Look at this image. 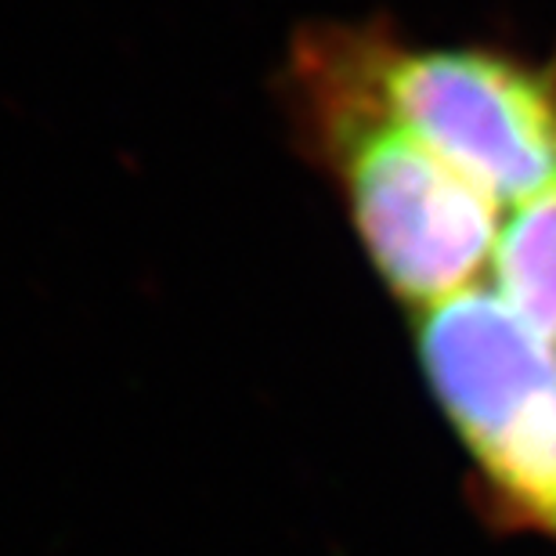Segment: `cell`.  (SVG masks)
Segmentation results:
<instances>
[{
  "label": "cell",
  "instance_id": "obj_1",
  "mask_svg": "<svg viewBox=\"0 0 556 556\" xmlns=\"http://www.w3.org/2000/svg\"><path fill=\"white\" fill-rule=\"evenodd\" d=\"M293 87L387 286L419 311L473 289L503 231L498 199L387 116L326 33L300 40Z\"/></svg>",
  "mask_w": 556,
  "mask_h": 556
},
{
  "label": "cell",
  "instance_id": "obj_2",
  "mask_svg": "<svg viewBox=\"0 0 556 556\" xmlns=\"http://www.w3.org/2000/svg\"><path fill=\"white\" fill-rule=\"evenodd\" d=\"M351 80L498 203L556 185V91L481 51H402L380 37L326 33Z\"/></svg>",
  "mask_w": 556,
  "mask_h": 556
},
{
  "label": "cell",
  "instance_id": "obj_3",
  "mask_svg": "<svg viewBox=\"0 0 556 556\" xmlns=\"http://www.w3.org/2000/svg\"><path fill=\"white\" fill-rule=\"evenodd\" d=\"M419 358L481 470L556 405V348L498 289L473 286L422 307Z\"/></svg>",
  "mask_w": 556,
  "mask_h": 556
},
{
  "label": "cell",
  "instance_id": "obj_4",
  "mask_svg": "<svg viewBox=\"0 0 556 556\" xmlns=\"http://www.w3.org/2000/svg\"><path fill=\"white\" fill-rule=\"evenodd\" d=\"M492 275L498 296L556 348V185L503 220Z\"/></svg>",
  "mask_w": 556,
  "mask_h": 556
}]
</instances>
